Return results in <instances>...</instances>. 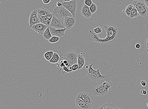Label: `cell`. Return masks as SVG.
<instances>
[{"mask_svg":"<svg viewBox=\"0 0 148 109\" xmlns=\"http://www.w3.org/2000/svg\"><path fill=\"white\" fill-rule=\"evenodd\" d=\"M53 14L54 17L63 21L66 17H73L71 12L63 6L56 7L53 11Z\"/></svg>","mask_w":148,"mask_h":109,"instance_id":"obj_2","label":"cell"},{"mask_svg":"<svg viewBox=\"0 0 148 109\" xmlns=\"http://www.w3.org/2000/svg\"><path fill=\"white\" fill-rule=\"evenodd\" d=\"M62 6L69 11L73 17H76L77 8V2L76 0H73L70 2H64L62 3Z\"/></svg>","mask_w":148,"mask_h":109,"instance_id":"obj_7","label":"cell"},{"mask_svg":"<svg viewBox=\"0 0 148 109\" xmlns=\"http://www.w3.org/2000/svg\"><path fill=\"white\" fill-rule=\"evenodd\" d=\"M145 47L147 48H148V36L146 40L145 41Z\"/></svg>","mask_w":148,"mask_h":109,"instance_id":"obj_38","label":"cell"},{"mask_svg":"<svg viewBox=\"0 0 148 109\" xmlns=\"http://www.w3.org/2000/svg\"><path fill=\"white\" fill-rule=\"evenodd\" d=\"M103 86H104L107 92H109L110 90L113 86V84L111 82H108L107 81H105L103 84Z\"/></svg>","mask_w":148,"mask_h":109,"instance_id":"obj_23","label":"cell"},{"mask_svg":"<svg viewBox=\"0 0 148 109\" xmlns=\"http://www.w3.org/2000/svg\"><path fill=\"white\" fill-rule=\"evenodd\" d=\"M140 84H141L142 86H145L146 85V82L144 80L140 82Z\"/></svg>","mask_w":148,"mask_h":109,"instance_id":"obj_34","label":"cell"},{"mask_svg":"<svg viewBox=\"0 0 148 109\" xmlns=\"http://www.w3.org/2000/svg\"><path fill=\"white\" fill-rule=\"evenodd\" d=\"M60 39L59 37L52 36L50 39L48 40L49 42L52 43H55L57 42Z\"/></svg>","mask_w":148,"mask_h":109,"instance_id":"obj_26","label":"cell"},{"mask_svg":"<svg viewBox=\"0 0 148 109\" xmlns=\"http://www.w3.org/2000/svg\"><path fill=\"white\" fill-rule=\"evenodd\" d=\"M147 53H148V48H147Z\"/></svg>","mask_w":148,"mask_h":109,"instance_id":"obj_43","label":"cell"},{"mask_svg":"<svg viewBox=\"0 0 148 109\" xmlns=\"http://www.w3.org/2000/svg\"><path fill=\"white\" fill-rule=\"evenodd\" d=\"M147 106L148 107V102L147 103Z\"/></svg>","mask_w":148,"mask_h":109,"instance_id":"obj_44","label":"cell"},{"mask_svg":"<svg viewBox=\"0 0 148 109\" xmlns=\"http://www.w3.org/2000/svg\"><path fill=\"white\" fill-rule=\"evenodd\" d=\"M43 3L45 4H48L50 3L51 0H42Z\"/></svg>","mask_w":148,"mask_h":109,"instance_id":"obj_35","label":"cell"},{"mask_svg":"<svg viewBox=\"0 0 148 109\" xmlns=\"http://www.w3.org/2000/svg\"><path fill=\"white\" fill-rule=\"evenodd\" d=\"M72 70H70L69 67L65 66L63 68V71L62 72V73L64 74L65 73H70L73 72Z\"/></svg>","mask_w":148,"mask_h":109,"instance_id":"obj_28","label":"cell"},{"mask_svg":"<svg viewBox=\"0 0 148 109\" xmlns=\"http://www.w3.org/2000/svg\"><path fill=\"white\" fill-rule=\"evenodd\" d=\"M49 26L56 29H61L65 28L64 21L59 19L54 16Z\"/></svg>","mask_w":148,"mask_h":109,"instance_id":"obj_8","label":"cell"},{"mask_svg":"<svg viewBox=\"0 0 148 109\" xmlns=\"http://www.w3.org/2000/svg\"><path fill=\"white\" fill-rule=\"evenodd\" d=\"M38 12L37 10H33L31 14H30V17H37Z\"/></svg>","mask_w":148,"mask_h":109,"instance_id":"obj_30","label":"cell"},{"mask_svg":"<svg viewBox=\"0 0 148 109\" xmlns=\"http://www.w3.org/2000/svg\"><path fill=\"white\" fill-rule=\"evenodd\" d=\"M93 31L95 33L97 34H98V33H102L103 30H102V28L100 27H98L96 28H94L93 29Z\"/></svg>","mask_w":148,"mask_h":109,"instance_id":"obj_29","label":"cell"},{"mask_svg":"<svg viewBox=\"0 0 148 109\" xmlns=\"http://www.w3.org/2000/svg\"><path fill=\"white\" fill-rule=\"evenodd\" d=\"M48 27L47 25L40 23L33 26L31 28L39 34L43 35Z\"/></svg>","mask_w":148,"mask_h":109,"instance_id":"obj_11","label":"cell"},{"mask_svg":"<svg viewBox=\"0 0 148 109\" xmlns=\"http://www.w3.org/2000/svg\"><path fill=\"white\" fill-rule=\"evenodd\" d=\"M140 43L138 42L137 44H135V47L136 48V49H139V48H140Z\"/></svg>","mask_w":148,"mask_h":109,"instance_id":"obj_37","label":"cell"},{"mask_svg":"<svg viewBox=\"0 0 148 109\" xmlns=\"http://www.w3.org/2000/svg\"><path fill=\"white\" fill-rule=\"evenodd\" d=\"M93 63L90 65L87 70V74L91 80L95 81H98L106 78V76L101 75L99 69L94 70L92 68Z\"/></svg>","mask_w":148,"mask_h":109,"instance_id":"obj_3","label":"cell"},{"mask_svg":"<svg viewBox=\"0 0 148 109\" xmlns=\"http://www.w3.org/2000/svg\"><path fill=\"white\" fill-rule=\"evenodd\" d=\"M139 15V13L138 12L137 10L134 6H133L132 11V13L130 16V18H133L137 17Z\"/></svg>","mask_w":148,"mask_h":109,"instance_id":"obj_25","label":"cell"},{"mask_svg":"<svg viewBox=\"0 0 148 109\" xmlns=\"http://www.w3.org/2000/svg\"><path fill=\"white\" fill-rule=\"evenodd\" d=\"M60 59V58L59 56V55L56 53H54L52 58L49 61V62L52 64H57L59 62Z\"/></svg>","mask_w":148,"mask_h":109,"instance_id":"obj_18","label":"cell"},{"mask_svg":"<svg viewBox=\"0 0 148 109\" xmlns=\"http://www.w3.org/2000/svg\"><path fill=\"white\" fill-rule=\"evenodd\" d=\"M54 53V52L52 51L47 52L44 55V57L47 61H49L52 58Z\"/></svg>","mask_w":148,"mask_h":109,"instance_id":"obj_22","label":"cell"},{"mask_svg":"<svg viewBox=\"0 0 148 109\" xmlns=\"http://www.w3.org/2000/svg\"><path fill=\"white\" fill-rule=\"evenodd\" d=\"M44 39L49 40L52 37L49 29V26L48 27L43 34Z\"/></svg>","mask_w":148,"mask_h":109,"instance_id":"obj_20","label":"cell"},{"mask_svg":"<svg viewBox=\"0 0 148 109\" xmlns=\"http://www.w3.org/2000/svg\"><path fill=\"white\" fill-rule=\"evenodd\" d=\"M78 54L74 51H70L61 56L60 59L67 61L71 66L77 64V57Z\"/></svg>","mask_w":148,"mask_h":109,"instance_id":"obj_5","label":"cell"},{"mask_svg":"<svg viewBox=\"0 0 148 109\" xmlns=\"http://www.w3.org/2000/svg\"><path fill=\"white\" fill-rule=\"evenodd\" d=\"M104 27L105 30L107 33V37L105 39H101L97 34L94 33L93 30H90L88 33L89 39L98 44L103 45L108 44L113 42L118 36V28L112 24L105 26Z\"/></svg>","mask_w":148,"mask_h":109,"instance_id":"obj_1","label":"cell"},{"mask_svg":"<svg viewBox=\"0 0 148 109\" xmlns=\"http://www.w3.org/2000/svg\"><path fill=\"white\" fill-rule=\"evenodd\" d=\"M57 6L58 7H61L62 6V3H60V2H57Z\"/></svg>","mask_w":148,"mask_h":109,"instance_id":"obj_39","label":"cell"},{"mask_svg":"<svg viewBox=\"0 0 148 109\" xmlns=\"http://www.w3.org/2000/svg\"><path fill=\"white\" fill-rule=\"evenodd\" d=\"M75 102H76V106L79 109H91L86 103L79 98L77 96L76 98Z\"/></svg>","mask_w":148,"mask_h":109,"instance_id":"obj_14","label":"cell"},{"mask_svg":"<svg viewBox=\"0 0 148 109\" xmlns=\"http://www.w3.org/2000/svg\"><path fill=\"white\" fill-rule=\"evenodd\" d=\"M105 109H121L118 108L114 103H108L103 105Z\"/></svg>","mask_w":148,"mask_h":109,"instance_id":"obj_21","label":"cell"},{"mask_svg":"<svg viewBox=\"0 0 148 109\" xmlns=\"http://www.w3.org/2000/svg\"><path fill=\"white\" fill-rule=\"evenodd\" d=\"M49 29L52 36H55L59 37L64 36L65 35V31L66 30L65 28L64 29H56L50 26Z\"/></svg>","mask_w":148,"mask_h":109,"instance_id":"obj_12","label":"cell"},{"mask_svg":"<svg viewBox=\"0 0 148 109\" xmlns=\"http://www.w3.org/2000/svg\"><path fill=\"white\" fill-rule=\"evenodd\" d=\"M81 13L84 17L88 19L92 17V14L90 10L89 7L85 4L83 5L81 10Z\"/></svg>","mask_w":148,"mask_h":109,"instance_id":"obj_13","label":"cell"},{"mask_svg":"<svg viewBox=\"0 0 148 109\" xmlns=\"http://www.w3.org/2000/svg\"><path fill=\"white\" fill-rule=\"evenodd\" d=\"M73 0H64V2H70Z\"/></svg>","mask_w":148,"mask_h":109,"instance_id":"obj_42","label":"cell"},{"mask_svg":"<svg viewBox=\"0 0 148 109\" xmlns=\"http://www.w3.org/2000/svg\"><path fill=\"white\" fill-rule=\"evenodd\" d=\"M140 93L142 95H146L147 93L146 90H140Z\"/></svg>","mask_w":148,"mask_h":109,"instance_id":"obj_36","label":"cell"},{"mask_svg":"<svg viewBox=\"0 0 148 109\" xmlns=\"http://www.w3.org/2000/svg\"><path fill=\"white\" fill-rule=\"evenodd\" d=\"M77 97L83 101L91 108L94 105L93 97L90 94L86 92H81L77 94Z\"/></svg>","mask_w":148,"mask_h":109,"instance_id":"obj_6","label":"cell"},{"mask_svg":"<svg viewBox=\"0 0 148 109\" xmlns=\"http://www.w3.org/2000/svg\"><path fill=\"white\" fill-rule=\"evenodd\" d=\"M40 23L38 17H30L29 20V27L31 28L33 26L38 23Z\"/></svg>","mask_w":148,"mask_h":109,"instance_id":"obj_17","label":"cell"},{"mask_svg":"<svg viewBox=\"0 0 148 109\" xmlns=\"http://www.w3.org/2000/svg\"><path fill=\"white\" fill-rule=\"evenodd\" d=\"M63 63L65 64V66L69 67L72 66L70 65L69 63H68V62L66 60H63Z\"/></svg>","mask_w":148,"mask_h":109,"instance_id":"obj_33","label":"cell"},{"mask_svg":"<svg viewBox=\"0 0 148 109\" xmlns=\"http://www.w3.org/2000/svg\"><path fill=\"white\" fill-rule=\"evenodd\" d=\"M133 4L140 15L142 17L146 16L148 13V9L145 3L141 1L137 0L134 1Z\"/></svg>","mask_w":148,"mask_h":109,"instance_id":"obj_4","label":"cell"},{"mask_svg":"<svg viewBox=\"0 0 148 109\" xmlns=\"http://www.w3.org/2000/svg\"><path fill=\"white\" fill-rule=\"evenodd\" d=\"M132 5L130 4L127 7L125 11V13L128 17H130L131 14L132 13L133 7Z\"/></svg>","mask_w":148,"mask_h":109,"instance_id":"obj_24","label":"cell"},{"mask_svg":"<svg viewBox=\"0 0 148 109\" xmlns=\"http://www.w3.org/2000/svg\"><path fill=\"white\" fill-rule=\"evenodd\" d=\"M92 92L94 96H104L108 93L102 84L92 89Z\"/></svg>","mask_w":148,"mask_h":109,"instance_id":"obj_9","label":"cell"},{"mask_svg":"<svg viewBox=\"0 0 148 109\" xmlns=\"http://www.w3.org/2000/svg\"><path fill=\"white\" fill-rule=\"evenodd\" d=\"M78 68L79 66L78 64H74V65L72 66V70L73 71L78 70Z\"/></svg>","mask_w":148,"mask_h":109,"instance_id":"obj_32","label":"cell"},{"mask_svg":"<svg viewBox=\"0 0 148 109\" xmlns=\"http://www.w3.org/2000/svg\"><path fill=\"white\" fill-rule=\"evenodd\" d=\"M89 8L92 14L95 13L97 9L96 5L94 3H92V5L89 7Z\"/></svg>","mask_w":148,"mask_h":109,"instance_id":"obj_27","label":"cell"},{"mask_svg":"<svg viewBox=\"0 0 148 109\" xmlns=\"http://www.w3.org/2000/svg\"><path fill=\"white\" fill-rule=\"evenodd\" d=\"M37 10L38 14L42 16H46L51 13L50 11L44 8L38 9Z\"/></svg>","mask_w":148,"mask_h":109,"instance_id":"obj_19","label":"cell"},{"mask_svg":"<svg viewBox=\"0 0 148 109\" xmlns=\"http://www.w3.org/2000/svg\"><path fill=\"white\" fill-rule=\"evenodd\" d=\"M96 109H105L103 106L97 108Z\"/></svg>","mask_w":148,"mask_h":109,"instance_id":"obj_41","label":"cell"},{"mask_svg":"<svg viewBox=\"0 0 148 109\" xmlns=\"http://www.w3.org/2000/svg\"><path fill=\"white\" fill-rule=\"evenodd\" d=\"M37 17L40 20V23L49 26L52 20L49 19L46 16H42L38 14Z\"/></svg>","mask_w":148,"mask_h":109,"instance_id":"obj_16","label":"cell"},{"mask_svg":"<svg viewBox=\"0 0 148 109\" xmlns=\"http://www.w3.org/2000/svg\"><path fill=\"white\" fill-rule=\"evenodd\" d=\"M85 4L88 6L89 7H90L92 5V0H85L84 1Z\"/></svg>","mask_w":148,"mask_h":109,"instance_id":"obj_31","label":"cell"},{"mask_svg":"<svg viewBox=\"0 0 148 109\" xmlns=\"http://www.w3.org/2000/svg\"><path fill=\"white\" fill-rule=\"evenodd\" d=\"M85 59L84 57L82 55L78 54L77 57V63L78 64V70H80L83 68L85 65Z\"/></svg>","mask_w":148,"mask_h":109,"instance_id":"obj_15","label":"cell"},{"mask_svg":"<svg viewBox=\"0 0 148 109\" xmlns=\"http://www.w3.org/2000/svg\"><path fill=\"white\" fill-rule=\"evenodd\" d=\"M75 17H66L64 20L65 28L68 30L72 28L76 23Z\"/></svg>","mask_w":148,"mask_h":109,"instance_id":"obj_10","label":"cell"},{"mask_svg":"<svg viewBox=\"0 0 148 109\" xmlns=\"http://www.w3.org/2000/svg\"><path fill=\"white\" fill-rule=\"evenodd\" d=\"M144 2L148 7V0H144Z\"/></svg>","mask_w":148,"mask_h":109,"instance_id":"obj_40","label":"cell"}]
</instances>
